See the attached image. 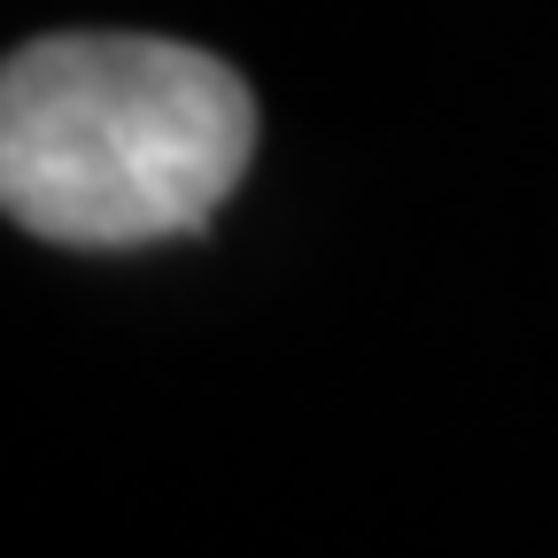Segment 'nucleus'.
I'll use <instances>...</instances> for the list:
<instances>
[{
	"label": "nucleus",
	"instance_id": "f257e3e1",
	"mask_svg": "<svg viewBox=\"0 0 558 558\" xmlns=\"http://www.w3.org/2000/svg\"><path fill=\"white\" fill-rule=\"evenodd\" d=\"M256 156V94L233 62L140 39L54 32L0 70V202L62 248L202 233Z\"/></svg>",
	"mask_w": 558,
	"mask_h": 558
}]
</instances>
